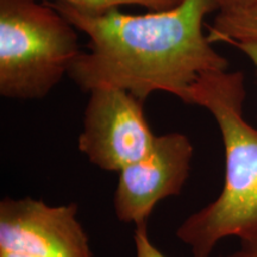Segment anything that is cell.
I'll list each match as a JSON object with an SVG mask.
<instances>
[{"label": "cell", "instance_id": "12", "mask_svg": "<svg viewBox=\"0 0 257 257\" xmlns=\"http://www.w3.org/2000/svg\"><path fill=\"white\" fill-rule=\"evenodd\" d=\"M252 0H217L218 4V12L219 11H231V10H236L243 6L248 5Z\"/></svg>", "mask_w": 257, "mask_h": 257}, {"label": "cell", "instance_id": "2", "mask_svg": "<svg viewBox=\"0 0 257 257\" xmlns=\"http://www.w3.org/2000/svg\"><path fill=\"white\" fill-rule=\"evenodd\" d=\"M242 72L204 74L191 89V105L217 121L225 149L224 187L216 200L182 221L176 237L193 257H210L220 240L257 236V128L244 118Z\"/></svg>", "mask_w": 257, "mask_h": 257}, {"label": "cell", "instance_id": "1", "mask_svg": "<svg viewBox=\"0 0 257 257\" xmlns=\"http://www.w3.org/2000/svg\"><path fill=\"white\" fill-rule=\"evenodd\" d=\"M49 3L88 37L68 73L85 92L114 87L142 101L165 92L191 105L193 85L204 74L229 67L204 32L206 16L219 10L217 0H182L175 8L141 15Z\"/></svg>", "mask_w": 257, "mask_h": 257}, {"label": "cell", "instance_id": "13", "mask_svg": "<svg viewBox=\"0 0 257 257\" xmlns=\"http://www.w3.org/2000/svg\"><path fill=\"white\" fill-rule=\"evenodd\" d=\"M0 257H30L21 255V253H15V252H9V251H0Z\"/></svg>", "mask_w": 257, "mask_h": 257}, {"label": "cell", "instance_id": "11", "mask_svg": "<svg viewBox=\"0 0 257 257\" xmlns=\"http://www.w3.org/2000/svg\"><path fill=\"white\" fill-rule=\"evenodd\" d=\"M231 46L236 47L243 54H245L249 57L250 61L253 63L257 70V40H248V41H240L233 42Z\"/></svg>", "mask_w": 257, "mask_h": 257}, {"label": "cell", "instance_id": "9", "mask_svg": "<svg viewBox=\"0 0 257 257\" xmlns=\"http://www.w3.org/2000/svg\"><path fill=\"white\" fill-rule=\"evenodd\" d=\"M136 257H167L152 243L148 234V224L136 225L134 233Z\"/></svg>", "mask_w": 257, "mask_h": 257}, {"label": "cell", "instance_id": "7", "mask_svg": "<svg viewBox=\"0 0 257 257\" xmlns=\"http://www.w3.org/2000/svg\"><path fill=\"white\" fill-rule=\"evenodd\" d=\"M206 27L208 41L212 44L257 40V0H252L243 8L219 11L213 22Z\"/></svg>", "mask_w": 257, "mask_h": 257}, {"label": "cell", "instance_id": "6", "mask_svg": "<svg viewBox=\"0 0 257 257\" xmlns=\"http://www.w3.org/2000/svg\"><path fill=\"white\" fill-rule=\"evenodd\" d=\"M193 153V144L185 134L156 136L142 159L119 172L113 199L117 219L148 224L160 201L181 193L191 172Z\"/></svg>", "mask_w": 257, "mask_h": 257}, {"label": "cell", "instance_id": "3", "mask_svg": "<svg viewBox=\"0 0 257 257\" xmlns=\"http://www.w3.org/2000/svg\"><path fill=\"white\" fill-rule=\"evenodd\" d=\"M81 53L78 29L49 2L0 0V95L42 99Z\"/></svg>", "mask_w": 257, "mask_h": 257}, {"label": "cell", "instance_id": "10", "mask_svg": "<svg viewBox=\"0 0 257 257\" xmlns=\"http://www.w3.org/2000/svg\"><path fill=\"white\" fill-rule=\"evenodd\" d=\"M226 257H257V236L240 239L239 249Z\"/></svg>", "mask_w": 257, "mask_h": 257}, {"label": "cell", "instance_id": "8", "mask_svg": "<svg viewBox=\"0 0 257 257\" xmlns=\"http://www.w3.org/2000/svg\"><path fill=\"white\" fill-rule=\"evenodd\" d=\"M73 8L91 12H104L108 10L119 9L123 5H137L149 11H162L175 8L182 0H54Z\"/></svg>", "mask_w": 257, "mask_h": 257}, {"label": "cell", "instance_id": "4", "mask_svg": "<svg viewBox=\"0 0 257 257\" xmlns=\"http://www.w3.org/2000/svg\"><path fill=\"white\" fill-rule=\"evenodd\" d=\"M79 136V150L105 172L119 173L152 149L156 135L143 111L144 101L124 89H92Z\"/></svg>", "mask_w": 257, "mask_h": 257}, {"label": "cell", "instance_id": "5", "mask_svg": "<svg viewBox=\"0 0 257 257\" xmlns=\"http://www.w3.org/2000/svg\"><path fill=\"white\" fill-rule=\"evenodd\" d=\"M75 204L29 197L0 201V251L30 257H94Z\"/></svg>", "mask_w": 257, "mask_h": 257}]
</instances>
